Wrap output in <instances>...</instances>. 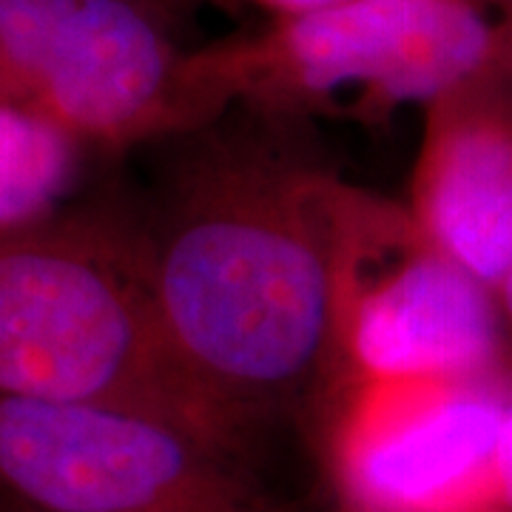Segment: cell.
Listing matches in <instances>:
<instances>
[{
    "label": "cell",
    "mask_w": 512,
    "mask_h": 512,
    "mask_svg": "<svg viewBox=\"0 0 512 512\" xmlns=\"http://www.w3.org/2000/svg\"><path fill=\"white\" fill-rule=\"evenodd\" d=\"M410 220L487 288L512 265V86L487 74L424 109Z\"/></svg>",
    "instance_id": "obj_8"
},
{
    "label": "cell",
    "mask_w": 512,
    "mask_h": 512,
    "mask_svg": "<svg viewBox=\"0 0 512 512\" xmlns=\"http://www.w3.org/2000/svg\"><path fill=\"white\" fill-rule=\"evenodd\" d=\"M495 57L484 0H342L185 52V109L191 128L234 109L390 117L493 74Z\"/></svg>",
    "instance_id": "obj_3"
},
{
    "label": "cell",
    "mask_w": 512,
    "mask_h": 512,
    "mask_svg": "<svg viewBox=\"0 0 512 512\" xmlns=\"http://www.w3.org/2000/svg\"><path fill=\"white\" fill-rule=\"evenodd\" d=\"M83 0H0V103L32 106Z\"/></svg>",
    "instance_id": "obj_10"
},
{
    "label": "cell",
    "mask_w": 512,
    "mask_h": 512,
    "mask_svg": "<svg viewBox=\"0 0 512 512\" xmlns=\"http://www.w3.org/2000/svg\"><path fill=\"white\" fill-rule=\"evenodd\" d=\"M501 382H356L328 444L336 512H504Z\"/></svg>",
    "instance_id": "obj_5"
},
{
    "label": "cell",
    "mask_w": 512,
    "mask_h": 512,
    "mask_svg": "<svg viewBox=\"0 0 512 512\" xmlns=\"http://www.w3.org/2000/svg\"><path fill=\"white\" fill-rule=\"evenodd\" d=\"M0 512H18V510H9V507H3V504H0Z\"/></svg>",
    "instance_id": "obj_15"
},
{
    "label": "cell",
    "mask_w": 512,
    "mask_h": 512,
    "mask_svg": "<svg viewBox=\"0 0 512 512\" xmlns=\"http://www.w3.org/2000/svg\"><path fill=\"white\" fill-rule=\"evenodd\" d=\"M342 345L353 379L365 384L512 379L493 288L433 251L419 231L382 274L348 276Z\"/></svg>",
    "instance_id": "obj_6"
},
{
    "label": "cell",
    "mask_w": 512,
    "mask_h": 512,
    "mask_svg": "<svg viewBox=\"0 0 512 512\" xmlns=\"http://www.w3.org/2000/svg\"><path fill=\"white\" fill-rule=\"evenodd\" d=\"M180 52L140 0H83L29 109L77 143L131 146L191 131Z\"/></svg>",
    "instance_id": "obj_7"
},
{
    "label": "cell",
    "mask_w": 512,
    "mask_h": 512,
    "mask_svg": "<svg viewBox=\"0 0 512 512\" xmlns=\"http://www.w3.org/2000/svg\"><path fill=\"white\" fill-rule=\"evenodd\" d=\"M0 396L165 413L248 450L165 342L128 222H40L0 237Z\"/></svg>",
    "instance_id": "obj_2"
},
{
    "label": "cell",
    "mask_w": 512,
    "mask_h": 512,
    "mask_svg": "<svg viewBox=\"0 0 512 512\" xmlns=\"http://www.w3.org/2000/svg\"><path fill=\"white\" fill-rule=\"evenodd\" d=\"M0 504L18 512H291L248 450L183 419L0 396Z\"/></svg>",
    "instance_id": "obj_4"
},
{
    "label": "cell",
    "mask_w": 512,
    "mask_h": 512,
    "mask_svg": "<svg viewBox=\"0 0 512 512\" xmlns=\"http://www.w3.org/2000/svg\"><path fill=\"white\" fill-rule=\"evenodd\" d=\"M498 490H501V510L512 512V402L498 447Z\"/></svg>",
    "instance_id": "obj_13"
},
{
    "label": "cell",
    "mask_w": 512,
    "mask_h": 512,
    "mask_svg": "<svg viewBox=\"0 0 512 512\" xmlns=\"http://www.w3.org/2000/svg\"><path fill=\"white\" fill-rule=\"evenodd\" d=\"M220 3L256 9V12L268 15V20H279L302 15V12H313V9H322V6H333V3H342V0H220Z\"/></svg>",
    "instance_id": "obj_12"
},
{
    "label": "cell",
    "mask_w": 512,
    "mask_h": 512,
    "mask_svg": "<svg viewBox=\"0 0 512 512\" xmlns=\"http://www.w3.org/2000/svg\"><path fill=\"white\" fill-rule=\"evenodd\" d=\"M495 12V37H498V57H495V74L504 77L512 86V0H484Z\"/></svg>",
    "instance_id": "obj_11"
},
{
    "label": "cell",
    "mask_w": 512,
    "mask_h": 512,
    "mask_svg": "<svg viewBox=\"0 0 512 512\" xmlns=\"http://www.w3.org/2000/svg\"><path fill=\"white\" fill-rule=\"evenodd\" d=\"M77 146L40 111L0 103V237L49 220L72 185Z\"/></svg>",
    "instance_id": "obj_9"
},
{
    "label": "cell",
    "mask_w": 512,
    "mask_h": 512,
    "mask_svg": "<svg viewBox=\"0 0 512 512\" xmlns=\"http://www.w3.org/2000/svg\"><path fill=\"white\" fill-rule=\"evenodd\" d=\"M208 137L131 225L165 342L205 404L254 441L339 382L359 205L265 137Z\"/></svg>",
    "instance_id": "obj_1"
},
{
    "label": "cell",
    "mask_w": 512,
    "mask_h": 512,
    "mask_svg": "<svg viewBox=\"0 0 512 512\" xmlns=\"http://www.w3.org/2000/svg\"><path fill=\"white\" fill-rule=\"evenodd\" d=\"M493 293L498 313H501V322H504V328H507V336H510L512 345V265L507 268V274L498 279V285L493 288Z\"/></svg>",
    "instance_id": "obj_14"
}]
</instances>
